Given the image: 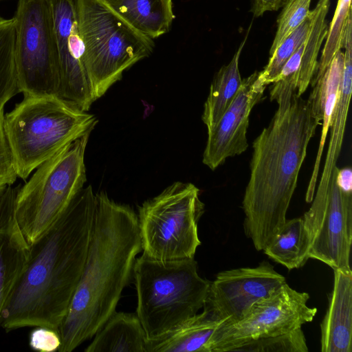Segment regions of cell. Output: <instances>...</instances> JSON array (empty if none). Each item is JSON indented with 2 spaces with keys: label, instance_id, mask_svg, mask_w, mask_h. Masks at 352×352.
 I'll return each instance as SVG.
<instances>
[{
  "label": "cell",
  "instance_id": "cell-24",
  "mask_svg": "<svg viewBox=\"0 0 352 352\" xmlns=\"http://www.w3.org/2000/svg\"><path fill=\"white\" fill-rule=\"evenodd\" d=\"M330 1L318 0L314 9L309 12L311 28L305 41L296 83L299 96L305 92L316 71L319 50L328 30L326 16Z\"/></svg>",
  "mask_w": 352,
  "mask_h": 352
},
{
  "label": "cell",
  "instance_id": "cell-20",
  "mask_svg": "<svg viewBox=\"0 0 352 352\" xmlns=\"http://www.w3.org/2000/svg\"><path fill=\"white\" fill-rule=\"evenodd\" d=\"M146 338L136 314L117 312L94 335L85 352H146Z\"/></svg>",
  "mask_w": 352,
  "mask_h": 352
},
{
  "label": "cell",
  "instance_id": "cell-3",
  "mask_svg": "<svg viewBox=\"0 0 352 352\" xmlns=\"http://www.w3.org/2000/svg\"><path fill=\"white\" fill-rule=\"evenodd\" d=\"M96 212L83 272L58 332V352H71L92 338L116 311L142 251L138 215L104 192Z\"/></svg>",
  "mask_w": 352,
  "mask_h": 352
},
{
  "label": "cell",
  "instance_id": "cell-13",
  "mask_svg": "<svg viewBox=\"0 0 352 352\" xmlns=\"http://www.w3.org/2000/svg\"><path fill=\"white\" fill-rule=\"evenodd\" d=\"M53 16L59 62L58 96L88 111L94 102L84 65L74 0H48Z\"/></svg>",
  "mask_w": 352,
  "mask_h": 352
},
{
  "label": "cell",
  "instance_id": "cell-7",
  "mask_svg": "<svg viewBox=\"0 0 352 352\" xmlns=\"http://www.w3.org/2000/svg\"><path fill=\"white\" fill-rule=\"evenodd\" d=\"M91 132L68 144L41 164L19 186L14 212L30 245L54 224L87 181L85 154Z\"/></svg>",
  "mask_w": 352,
  "mask_h": 352
},
{
  "label": "cell",
  "instance_id": "cell-29",
  "mask_svg": "<svg viewBox=\"0 0 352 352\" xmlns=\"http://www.w3.org/2000/svg\"><path fill=\"white\" fill-rule=\"evenodd\" d=\"M311 0H285L277 19V30L270 49L271 56L282 41L307 17Z\"/></svg>",
  "mask_w": 352,
  "mask_h": 352
},
{
  "label": "cell",
  "instance_id": "cell-21",
  "mask_svg": "<svg viewBox=\"0 0 352 352\" xmlns=\"http://www.w3.org/2000/svg\"><path fill=\"white\" fill-rule=\"evenodd\" d=\"M136 30L157 38L168 32L175 18L173 0H104Z\"/></svg>",
  "mask_w": 352,
  "mask_h": 352
},
{
  "label": "cell",
  "instance_id": "cell-6",
  "mask_svg": "<svg viewBox=\"0 0 352 352\" xmlns=\"http://www.w3.org/2000/svg\"><path fill=\"white\" fill-rule=\"evenodd\" d=\"M74 1L84 65L95 102L124 72L151 55L155 43L104 0Z\"/></svg>",
  "mask_w": 352,
  "mask_h": 352
},
{
  "label": "cell",
  "instance_id": "cell-17",
  "mask_svg": "<svg viewBox=\"0 0 352 352\" xmlns=\"http://www.w3.org/2000/svg\"><path fill=\"white\" fill-rule=\"evenodd\" d=\"M343 71L344 53L340 50L321 78L312 86L308 98L315 115L321 121L322 131L313 171L305 194L307 203L311 202L316 191L324 146L342 87Z\"/></svg>",
  "mask_w": 352,
  "mask_h": 352
},
{
  "label": "cell",
  "instance_id": "cell-16",
  "mask_svg": "<svg viewBox=\"0 0 352 352\" xmlns=\"http://www.w3.org/2000/svg\"><path fill=\"white\" fill-rule=\"evenodd\" d=\"M333 285L320 324L322 352L352 351V271L333 270Z\"/></svg>",
  "mask_w": 352,
  "mask_h": 352
},
{
  "label": "cell",
  "instance_id": "cell-28",
  "mask_svg": "<svg viewBox=\"0 0 352 352\" xmlns=\"http://www.w3.org/2000/svg\"><path fill=\"white\" fill-rule=\"evenodd\" d=\"M234 351L241 352H307L308 347L301 328L292 331L257 339L245 343Z\"/></svg>",
  "mask_w": 352,
  "mask_h": 352
},
{
  "label": "cell",
  "instance_id": "cell-23",
  "mask_svg": "<svg viewBox=\"0 0 352 352\" xmlns=\"http://www.w3.org/2000/svg\"><path fill=\"white\" fill-rule=\"evenodd\" d=\"M246 37L241 43L229 63L222 66L214 76L201 116L207 129L219 121L241 86L243 79L239 72V62Z\"/></svg>",
  "mask_w": 352,
  "mask_h": 352
},
{
  "label": "cell",
  "instance_id": "cell-2",
  "mask_svg": "<svg viewBox=\"0 0 352 352\" xmlns=\"http://www.w3.org/2000/svg\"><path fill=\"white\" fill-rule=\"evenodd\" d=\"M278 108L252 144L250 175L242 207L245 233L263 250L285 222L300 168L321 121L292 87L270 88Z\"/></svg>",
  "mask_w": 352,
  "mask_h": 352
},
{
  "label": "cell",
  "instance_id": "cell-30",
  "mask_svg": "<svg viewBox=\"0 0 352 352\" xmlns=\"http://www.w3.org/2000/svg\"><path fill=\"white\" fill-rule=\"evenodd\" d=\"M4 108L0 109V196L15 182L17 175L3 129Z\"/></svg>",
  "mask_w": 352,
  "mask_h": 352
},
{
  "label": "cell",
  "instance_id": "cell-18",
  "mask_svg": "<svg viewBox=\"0 0 352 352\" xmlns=\"http://www.w3.org/2000/svg\"><path fill=\"white\" fill-rule=\"evenodd\" d=\"M343 47L345 49V52L344 53L342 82L329 127L330 139L324 168L317 190L314 193L318 196H324L327 194L333 170L337 166V162L342 149L352 92V38L351 36H346L344 38Z\"/></svg>",
  "mask_w": 352,
  "mask_h": 352
},
{
  "label": "cell",
  "instance_id": "cell-32",
  "mask_svg": "<svg viewBox=\"0 0 352 352\" xmlns=\"http://www.w3.org/2000/svg\"><path fill=\"white\" fill-rule=\"evenodd\" d=\"M285 0H252L250 11L254 16H261L265 12L276 11L281 8Z\"/></svg>",
  "mask_w": 352,
  "mask_h": 352
},
{
  "label": "cell",
  "instance_id": "cell-22",
  "mask_svg": "<svg viewBox=\"0 0 352 352\" xmlns=\"http://www.w3.org/2000/svg\"><path fill=\"white\" fill-rule=\"evenodd\" d=\"M310 241L302 217L286 220L263 250L289 270L302 267L308 259Z\"/></svg>",
  "mask_w": 352,
  "mask_h": 352
},
{
  "label": "cell",
  "instance_id": "cell-15",
  "mask_svg": "<svg viewBox=\"0 0 352 352\" xmlns=\"http://www.w3.org/2000/svg\"><path fill=\"white\" fill-rule=\"evenodd\" d=\"M19 186H9L0 196V316L30 257V245L14 212Z\"/></svg>",
  "mask_w": 352,
  "mask_h": 352
},
{
  "label": "cell",
  "instance_id": "cell-14",
  "mask_svg": "<svg viewBox=\"0 0 352 352\" xmlns=\"http://www.w3.org/2000/svg\"><path fill=\"white\" fill-rule=\"evenodd\" d=\"M255 72L243 79L234 99L219 121L208 130L203 163L214 170L248 147L247 131L251 111L263 98L266 88Z\"/></svg>",
  "mask_w": 352,
  "mask_h": 352
},
{
  "label": "cell",
  "instance_id": "cell-4",
  "mask_svg": "<svg viewBox=\"0 0 352 352\" xmlns=\"http://www.w3.org/2000/svg\"><path fill=\"white\" fill-rule=\"evenodd\" d=\"M94 114L54 94L24 96L4 113L3 129L17 177L41 164L97 124Z\"/></svg>",
  "mask_w": 352,
  "mask_h": 352
},
{
  "label": "cell",
  "instance_id": "cell-5",
  "mask_svg": "<svg viewBox=\"0 0 352 352\" xmlns=\"http://www.w3.org/2000/svg\"><path fill=\"white\" fill-rule=\"evenodd\" d=\"M132 276L136 314L147 341L164 338L198 314L211 282L199 275L194 258L160 261L142 254Z\"/></svg>",
  "mask_w": 352,
  "mask_h": 352
},
{
  "label": "cell",
  "instance_id": "cell-11",
  "mask_svg": "<svg viewBox=\"0 0 352 352\" xmlns=\"http://www.w3.org/2000/svg\"><path fill=\"white\" fill-rule=\"evenodd\" d=\"M334 168L327 195L314 197L302 218L310 241L309 257L333 270L351 271L352 189L338 187Z\"/></svg>",
  "mask_w": 352,
  "mask_h": 352
},
{
  "label": "cell",
  "instance_id": "cell-27",
  "mask_svg": "<svg viewBox=\"0 0 352 352\" xmlns=\"http://www.w3.org/2000/svg\"><path fill=\"white\" fill-rule=\"evenodd\" d=\"M310 28L311 17L309 13L305 20L275 50L264 69L258 72V78L265 85L267 86L276 80L285 63L306 40Z\"/></svg>",
  "mask_w": 352,
  "mask_h": 352
},
{
  "label": "cell",
  "instance_id": "cell-9",
  "mask_svg": "<svg viewBox=\"0 0 352 352\" xmlns=\"http://www.w3.org/2000/svg\"><path fill=\"white\" fill-rule=\"evenodd\" d=\"M13 19L19 92L58 96V54L48 0H19Z\"/></svg>",
  "mask_w": 352,
  "mask_h": 352
},
{
  "label": "cell",
  "instance_id": "cell-12",
  "mask_svg": "<svg viewBox=\"0 0 352 352\" xmlns=\"http://www.w3.org/2000/svg\"><path fill=\"white\" fill-rule=\"evenodd\" d=\"M285 283V278L267 261L255 267L223 271L210 282L203 308L221 321L222 325L232 324Z\"/></svg>",
  "mask_w": 352,
  "mask_h": 352
},
{
  "label": "cell",
  "instance_id": "cell-8",
  "mask_svg": "<svg viewBox=\"0 0 352 352\" xmlns=\"http://www.w3.org/2000/svg\"><path fill=\"white\" fill-rule=\"evenodd\" d=\"M204 212L199 189L192 183L174 182L145 201L137 214L142 254L160 261L194 258Z\"/></svg>",
  "mask_w": 352,
  "mask_h": 352
},
{
  "label": "cell",
  "instance_id": "cell-25",
  "mask_svg": "<svg viewBox=\"0 0 352 352\" xmlns=\"http://www.w3.org/2000/svg\"><path fill=\"white\" fill-rule=\"evenodd\" d=\"M15 26L13 18L0 14V109L19 94L14 60Z\"/></svg>",
  "mask_w": 352,
  "mask_h": 352
},
{
  "label": "cell",
  "instance_id": "cell-19",
  "mask_svg": "<svg viewBox=\"0 0 352 352\" xmlns=\"http://www.w3.org/2000/svg\"><path fill=\"white\" fill-rule=\"evenodd\" d=\"M203 309L164 338L146 341V352H211L213 336L223 322Z\"/></svg>",
  "mask_w": 352,
  "mask_h": 352
},
{
  "label": "cell",
  "instance_id": "cell-33",
  "mask_svg": "<svg viewBox=\"0 0 352 352\" xmlns=\"http://www.w3.org/2000/svg\"><path fill=\"white\" fill-rule=\"evenodd\" d=\"M0 1H1V0H0Z\"/></svg>",
  "mask_w": 352,
  "mask_h": 352
},
{
  "label": "cell",
  "instance_id": "cell-31",
  "mask_svg": "<svg viewBox=\"0 0 352 352\" xmlns=\"http://www.w3.org/2000/svg\"><path fill=\"white\" fill-rule=\"evenodd\" d=\"M60 344V338L56 330L45 327H36L30 334L29 345L33 350L54 352L58 351Z\"/></svg>",
  "mask_w": 352,
  "mask_h": 352
},
{
  "label": "cell",
  "instance_id": "cell-1",
  "mask_svg": "<svg viewBox=\"0 0 352 352\" xmlns=\"http://www.w3.org/2000/svg\"><path fill=\"white\" fill-rule=\"evenodd\" d=\"M96 205L92 187L84 186L30 245L27 267L1 313L0 327L6 332L30 327L58 331L83 272Z\"/></svg>",
  "mask_w": 352,
  "mask_h": 352
},
{
  "label": "cell",
  "instance_id": "cell-10",
  "mask_svg": "<svg viewBox=\"0 0 352 352\" xmlns=\"http://www.w3.org/2000/svg\"><path fill=\"white\" fill-rule=\"evenodd\" d=\"M309 294L298 292L285 283L269 296L256 302L239 321L216 331L211 352L234 351L257 339L286 333L313 320L316 307L307 303Z\"/></svg>",
  "mask_w": 352,
  "mask_h": 352
},
{
  "label": "cell",
  "instance_id": "cell-26",
  "mask_svg": "<svg viewBox=\"0 0 352 352\" xmlns=\"http://www.w3.org/2000/svg\"><path fill=\"white\" fill-rule=\"evenodd\" d=\"M351 0H338L333 19L328 28L326 42L311 85L318 81L329 65L336 54L343 47L344 35L351 14Z\"/></svg>",
  "mask_w": 352,
  "mask_h": 352
}]
</instances>
